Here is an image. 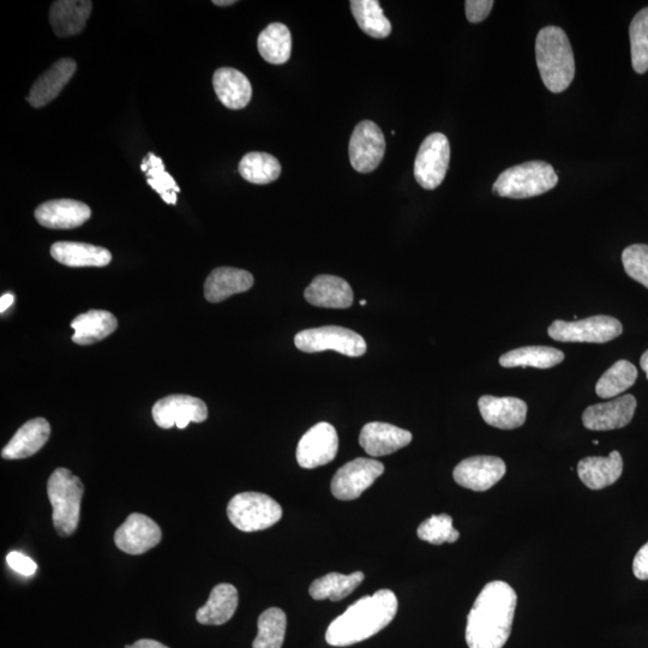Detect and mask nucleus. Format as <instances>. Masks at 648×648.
Wrapping results in <instances>:
<instances>
[{
    "label": "nucleus",
    "instance_id": "8",
    "mask_svg": "<svg viewBox=\"0 0 648 648\" xmlns=\"http://www.w3.org/2000/svg\"><path fill=\"white\" fill-rule=\"evenodd\" d=\"M548 333L551 339L561 342L604 344L620 336L623 327L615 317L598 315L574 322L555 321Z\"/></svg>",
    "mask_w": 648,
    "mask_h": 648
},
{
    "label": "nucleus",
    "instance_id": "4",
    "mask_svg": "<svg viewBox=\"0 0 648 648\" xmlns=\"http://www.w3.org/2000/svg\"><path fill=\"white\" fill-rule=\"evenodd\" d=\"M84 485L68 468L59 467L47 482V496L53 509L52 521L60 537H70L81 518Z\"/></svg>",
    "mask_w": 648,
    "mask_h": 648
},
{
    "label": "nucleus",
    "instance_id": "38",
    "mask_svg": "<svg viewBox=\"0 0 648 648\" xmlns=\"http://www.w3.org/2000/svg\"><path fill=\"white\" fill-rule=\"evenodd\" d=\"M630 51L635 72L642 75L648 71V8L635 15L629 27Z\"/></svg>",
    "mask_w": 648,
    "mask_h": 648
},
{
    "label": "nucleus",
    "instance_id": "45",
    "mask_svg": "<svg viewBox=\"0 0 648 648\" xmlns=\"http://www.w3.org/2000/svg\"><path fill=\"white\" fill-rule=\"evenodd\" d=\"M15 302V297L14 294L12 293H5L3 294L2 298H0V312H5L10 308L12 303Z\"/></svg>",
    "mask_w": 648,
    "mask_h": 648
},
{
    "label": "nucleus",
    "instance_id": "17",
    "mask_svg": "<svg viewBox=\"0 0 648 648\" xmlns=\"http://www.w3.org/2000/svg\"><path fill=\"white\" fill-rule=\"evenodd\" d=\"M92 216V209L86 203L69 200H53L40 204L35 218L41 226L52 230H71L80 227Z\"/></svg>",
    "mask_w": 648,
    "mask_h": 648
},
{
    "label": "nucleus",
    "instance_id": "25",
    "mask_svg": "<svg viewBox=\"0 0 648 648\" xmlns=\"http://www.w3.org/2000/svg\"><path fill=\"white\" fill-rule=\"evenodd\" d=\"M93 3L89 0H58L50 10V22L54 34L59 38L81 33L90 14Z\"/></svg>",
    "mask_w": 648,
    "mask_h": 648
},
{
    "label": "nucleus",
    "instance_id": "24",
    "mask_svg": "<svg viewBox=\"0 0 648 648\" xmlns=\"http://www.w3.org/2000/svg\"><path fill=\"white\" fill-rule=\"evenodd\" d=\"M622 472L623 460L617 450L611 452L606 458L590 456L582 459L578 464L579 478L591 490H602L615 484L622 476Z\"/></svg>",
    "mask_w": 648,
    "mask_h": 648
},
{
    "label": "nucleus",
    "instance_id": "43",
    "mask_svg": "<svg viewBox=\"0 0 648 648\" xmlns=\"http://www.w3.org/2000/svg\"><path fill=\"white\" fill-rule=\"evenodd\" d=\"M633 572L639 580H648V542L641 546L633 561Z\"/></svg>",
    "mask_w": 648,
    "mask_h": 648
},
{
    "label": "nucleus",
    "instance_id": "16",
    "mask_svg": "<svg viewBox=\"0 0 648 648\" xmlns=\"http://www.w3.org/2000/svg\"><path fill=\"white\" fill-rule=\"evenodd\" d=\"M636 399L627 394L615 400L587 407L582 414V423L592 431H609L622 429L634 417Z\"/></svg>",
    "mask_w": 648,
    "mask_h": 648
},
{
    "label": "nucleus",
    "instance_id": "40",
    "mask_svg": "<svg viewBox=\"0 0 648 648\" xmlns=\"http://www.w3.org/2000/svg\"><path fill=\"white\" fill-rule=\"evenodd\" d=\"M624 270L635 281L648 288V245L628 246L622 254Z\"/></svg>",
    "mask_w": 648,
    "mask_h": 648
},
{
    "label": "nucleus",
    "instance_id": "10",
    "mask_svg": "<svg viewBox=\"0 0 648 648\" xmlns=\"http://www.w3.org/2000/svg\"><path fill=\"white\" fill-rule=\"evenodd\" d=\"M384 472L382 462L374 459L358 458L342 466L332 479L330 489L335 498L341 501L356 500L369 489Z\"/></svg>",
    "mask_w": 648,
    "mask_h": 648
},
{
    "label": "nucleus",
    "instance_id": "31",
    "mask_svg": "<svg viewBox=\"0 0 648 648\" xmlns=\"http://www.w3.org/2000/svg\"><path fill=\"white\" fill-rule=\"evenodd\" d=\"M257 48L267 63L274 65L287 63L292 53L290 29L282 23L269 24L258 36Z\"/></svg>",
    "mask_w": 648,
    "mask_h": 648
},
{
    "label": "nucleus",
    "instance_id": "20",
    "mask_svg": "<svg viewBox=\"0 0 648 648\" xmlns=\"http://www.w3.org/2000/svg\"><path fill=\"white\" fill-rule=\"evenodd\" d=\"M77 65L71 58L59 59L50 69L44 72L30 89L27 101L34 108L44 107L57 98L72 76Z\"/></svg>",
    "mask_w": 648,
    "mask_h": 648
},
{
    "label": "nucleus",
    "instance_id": "14",
    "mask_svg": "<svg viewBox=\"0 0 648 648\" xmlns=\"http://www.w3.org/2000/svg\"><path fill=\"white\" fill-rule=\"evenodd\" d=\"M162 532L149 516L132 513L114 533L117 548L129 555H142L161 542Z\"/></svg>",
    "mask_w": 648,
    "mask_h": 648
},
{
    "label": "nucleus",
    "instance_id": "41",
    "mask_svg": "<svg viewBox=\"0 0 648 648\" xmlns=\"http://www.w3.org/2000/svg\"><path fill=\"white\" fill-rule=\"evenodd\" d=\"M494 4L492 0H467L465 3L467 20L471 23L483 22L489 16Z\"/></svg>",
    "mask_w": 648,
    "mask_h": 648
},
{
    "label": "nucleus",
    "instance_id": "46",
    "mask_svg": "<svg viewBox=\"0 0 648 648\" xmlns=\"http://www.w3.org/2000/svg\"><path fill=\"white\" fill-rule=\"evenodd\" d=\"M640 365L642 370L645 371L648 380V350L644 354H642V357L640 359Z\"/></svg>",
    "mask_w": 648,
    "mask_h": 648
},
{
    "label": "nucleus",
    "instance_id": "34",
    "mask_svg": "<svg viewBox=\"0 0 648 648\" xmlns=\"http://www.w3.org/2000/svg\"><path fill=\"white\" fill-rule=\"evenodd\" d=\"M238 171L246 182L266 185L280 177L281 165L275 156L268 153L252 152L239 162Z\"/></svg>",
    "mask_w": 648,
    "mask_h": 648
},
{
    "label": "nucleus",
    "instance_id": "26",
    "mask_svg": "<svg viewBox=\"0 0 648 648\" xmlns=\"http://www.w3.org/2000/svg\"><path fill=\"white\" fill-rule=\"evenodd\" d=\"M213 86L221 104L230 110H242L252 96L251 83L243 72L221 68L214 72Z\"/></svg>",
    "mask_w": 648,
    "mask_h": 648
},
{
    "label": "nucleus",
    "instance_id": "33",
    "mask_svg": "<svg viewBox=\"0 0 648 648\" xmlns=\"http://www.w3.org/2000/svg\"><path fill=\"white\" fill-rule=\"evenodd\" d=\"M354 20L366 35L384 39L392 33V23L383 14L377 0H352L350 3Z\"/></svg>",
    "mask_w": 648,
    "mask_h": 648
},
{
    "label": "nucleus",
    "instance_id": "7",
    "mask_svg": "<svg viewBox=\"0 0 648 648\" xmlns=\"http://www.w3.org/2000/svg\"><path fill=\"white\" fill-rule=\"evenodd\" d=\"M294 344L305 353L332 350L348 357H360L366 352V342L362 335L338 326L302 330L294 338Z\"/></svg>",
    "mask_w": 648,
    "mask_h": 648
},
{
    "label": "nucleus",
    "instance_id": "23",
    "mask_svg": "<svg viewBox=\"0 0 648 648\" xmlns=\"http://www.w3.org/2000/svg\"><path fill=\"white\" fill-rule=\"evenodd\" d=\"M254 285V276L246 270L220 267L209 274L204 282V297L210 303H220L233 294L249 291Z\"/></svg>",
    "mask_w": 648,
    "mask_h": 648
},
{
    "label": "nucleus",
    "instance_id": "12",
    "mask_svg": "<svg viewBox=\"0 0 648 648\" xmlns=\"http://www.w3.org/2000/svg\"><path fill=\"white\" fill-rule=\"evenodd\" d=\"M153 419L162 429H185L190 423H203L208 418L207 405L195 396L174 394L160 399L153 407Z\"/></svg>",
    "mask_w": 648,
    "mask_h": 648
},
{
    "label": "nucleus",
    "instance_id": "22",
    "mask_svg": "<svg viewBox=\"0 0 648 648\" xmlns=\"http://www.w3.org/2000/svg\"><path fill=\"white\" fill-rule=\"evenodd\" d=\"M51 435V425L44 418L30 419L21 426L2 450L5 460L29 458L45 446Z\"/></svg>",
    "mask_w": 648,
    "mask_h": 648
},
{
    "label": "nucleus",
    "instance_id": "32",
    "mask_svg": "<svg viewBox=\"0 0 648 648\" xmlns=\"http://www.w3.org/2000/svg\"><path fill=\"white\" fill-rule=\"evenodd\" d=\"M363 580L364 574L362 572L350 575L329 573L312 582L309 590L310 596L315 600L329 599L332 602H340V600L350 596L362 584Z\"/></svg>",
    "mask_w": 648,
    "mask_h": 648
},
{
    "label": "nucleus",
    "instance_id": "2",
    "mask_svg": "<svg viewBox=\"0 0 648 648\" xmlns=\"http://www.w3.org/2000/svg\"><path fill=\"white\" fill-rule=\"evenodd\" d=\"M398 612V598L389 590L377 591L352 604L330 623L326 640L330 646L346 647L380 633Z\"/></svg>",
    "mask_w": 648,
    "mask_h": 648
},
{
    "label": "nucleus",
    "instance_id": "5",
    "mask_svg": "<svg viewBox=\"0 0 648 648\" xmlns=\"http://www.w3.org/2000/svg\"><path fill=\"white\" fill-rule=\"evenodd\" d=\"M558 177L548 162L528 161L503 171L496 179L492 191L494 194L524 200L545 194L555 188Z\"/></svg>",
    "mask_w": 648,
    "mask_h": 648
},
{
    "label": "nucleus",
    "instance_id": "49",
    "mask_svg": "<svg viewBox=\"0 0 648 648\" xmlns=\"http://www.w3.org/2000/svg\"><path fill=\"white\" fill-rule=\"evenodd\" d=\"M125 648H132V645H126Z\"/></svg>",
    "mask_w": 648,
    "mask_h": 648
},
{
    "label": "nucleus",
    "instance_id": "42",
    "mask_svg": "<svg viewBox=\"0 0 648 648\" xmlns=\"http://www.w3.org/2000/svg\"><path fill=\"white\" fill-rule=\"evenodd\" d=\"M6 562H8L9 567L12 570H15L16 573L24 576H32L35 574L36 569H38V566H36V563L32 558L23 555L18 551L10 552V554L6 556Z\"/></svg>",
    "mask_w": 648,
    "mask_h": 648
},
{
    "label": "nucleus",
    "instance_id": "35",
    "mask_svg": "<svg viewBox=\"0 0 648 648\" xmlns=\"http://www.w3.org/2000/svg\"><path fill=\"white\" fill-rule=\"evenodd\" d=\"M258 633L252 648H281L284 644L287 617L279 608H270L258 618Z\"/></svg>",
    "mask_w": 648,
    "mask_h": 648
},
{
    "label": "nucleus",
    "instance_id": "15",
    "mask_svg": "<svg viewBox=\"0 0 648 648\" xmlns=\"http://www.w3.org/2000/svg\"><path fill=\"white\" fill-rule=\"evenodd\" d=\"M504 461L496 456H472L455 467L453 477L462 488L486 491L496 485L506 474Z\"/></svg>",
    "mask_w": 648,
    "mask_h": 648
},
{
    "label": "nucleus",
    "instance_id": "3",
    "mask_svg": "<svg viewBox=\"0 0 648 648\" xmlns=\"http://www.w3.org/2000/svg\"><path fill=\"white\" fill-rule=\"evenodd\" d=\"M536 59L540 77L551 93H562L575 76V59L566 32L560 27H545L537 35Z\"/></svg>",
    "mask_w": 648,
    "mask_h": 648
},
{
    "label": "nucleus",
    "instance_id": "44",
    "mask_svg": "<svg viewBox=\"0 0 648 648\" xmlns=\"http://www.w3.org/2000/svg\"><path fill=\"white\" fill-rule=\"evenodd\" d=\"M132 648H168V647L165 646L164 644H161V642L159 641L142 639L136 641L135 644L132 645Z\"/></svg>",
    "mask_w": 648,
    "mask_h": 648
},
{
    "label": "nucleus",
    "instance_id": "28",
    "mask_svg": "<svg viewBox=\"0 0 648 648\" xmlns=\"http://www.w3.org/2000/svg\"><path fill=\"white\" fill-rule=\"evenodd\" d=\"M237 608V588L231 584L216 585L208 602L197 610L196 620L204 626H221L231 620Z\"/></svg>",
    "mask_w": 648,
    "mask_h": 648
},
{
    "label": "nucleus",
    "instance_id": "48",
    "mask_svg": "<svg viewBox=\"0 0 648 648\" xmlns=\"http://www.w3.org/2000/svg\"><path fill=\"white\" fill-rule=\"evenodd\" d=\"M360 305L365 306L366 305V300H362V302H360Z\"/></svg>",
    "mask_w": 648,
    "mask_h": 648
},
{
    "label": "nucleus",
    "instance_id": "11",
    "mask_svg": "<svg viewBox=\"0 0 648 648\" xmlns=\"http://www.w3.org/2000/svg\"><path fill=\"white\" fill-rule=\"evenodd\" d=\"M386 152V138L376 123L363 120L351 136L350 153L351 165L359 173H370L381 165Z\"/></svg>",
    "mask_w": 648,
    "mask_h": 648
},
{
    "label": "nucleus",
    "instance_id": "36",
    "mask_svg": "<svg viewBox=\"0 0 648 648\" xmlns=\"http://www.w3.org/2000/svg\"><path fill=\"white\" fill-rule=\"evenodd\" d=\"M638 378V370L628 360H618L599 378L596 393L600 398L611 399L629 389Z\"/></svg>",
    "mask_w": 648,
    "mask_h": 648
},
{
    "label": "nucleus",
    "instance_id": "9",
    "mask_svg": "<svg viewBox=\"0 0 648 648\" xmlns=\"http://www.w3.org/2000/svg\"><path fill=\"white\" fill-rule=\"evenodd\" d=\"M450 144L446 135L435 132L425 138L414 161V178L425 190L443 183L449 167Z\"/></svg>",
    "mask_w": 648,
    "mask_h": 648
},
{
    "label": "nucleus",
    "instance_id": "39",
    "mask_svg": "<svg viewBox=\"0 0 648 648\" xmlns=\"http://www.w3.org/2000/svg\"><path fill=\"white\" fill-rule=\"evenodd\" d=\"M417 534L419 539L432 545L453 544L460 538L459 531L453 527L452 516L448 514L432 515L420 524Z\"/></svg>",
    "mask_w": 648,
    "mask_h": 648
},
{
    "label": "nucleus",
    "instance_id": "13",
    "mask_svg": "<svg viewBox=\"0 0 648 648\" xmlns=\"http://www.w3.org/2000/svg\"><path fill=\"white\" fill-rule=\"evenodd\" d=\"M339 449V437L332 424L322 422L300 438L297 447V461L300 467L311 468L329 464Z\"/></svg>",
    "mask_w": 648,
    "mask_h": 648
},
{
    "label": "nucleus",
    "instance_id": "18",
    "mask_svg": "<svg viewBox=\"0 0 648 648\" xmlns=\"http://www.w3.org/2000/svg\"><path fill=\"white\" fill-rule=\"evenodd\" d=\"M411 441L410 431L381 422L366 424L359 436L360 446L374 458L398 452L399 449L408 446Z\"/></svg>",
    "mask_w": 648,
    "mask_h": 648
},
{
    "label": "nucleus",
    "instance_id": "1",
    "mask_svg": "<svg viewBox=\"0 0 648 648\" xmlns=\"http://www.w3.org/2000/svg\"><path fill=\"white\" fill-rule=\"evenodd\" d=\"M516 604L518 596L506 582L485 585L467 617L468 647L502 648L512 632Z\"/></svg>",
    "mask_w": 648,
    "mask_h": 648
},
{
    "label": "nucleus",
    "instance_id": "6",
    "mask_svg": "<svg viewBox=\"0 0 648 648\" xmlns=\"http://www.w3.org/2000/svg\"><path fill=\"white\" fill-rule=\"evenodd\" d=\"M228 519L243 532L267 530L279 522L282 508L274 498L260 492H243L232 498L227 507Z\"/></svg>",
    "mask_w": 648,
    "mask_h": 648
},
{
    "label": "nucleus",
    "instance_id": "30",
    "mask_svg": "<svg viewBox=\"0 0 648 648\" xmlns=\"http://www.w3.org/2000/svg\"><path fill=\"white\" fill-rule=\"evenodd\" d=\"M564 354L554 347L548 346H527L509 351L500 358L503 368H518V366H530V368L550 369L561 364Z\"/></svg>",
    "mask_w": 648,
    "mask_h": 648
},
{
    "label": "nucleus",
    "instance_id": "29",
    "mask_svg": "<svg viewBox=\"0 0 648 648\" xmlns=\"http://www.w3.org/2000/svg\"><path fill=\"white\" fill-rule=\"evenodd\" d=\"M117 327V318L111 312L90 310L86 314L78 315L71 322V328L75 330L72 341L82 346L93 345L106 339Z\"/></svg>",
    "mask_w": 648,
    "mask_h": 648
},
{
    "label": "nucleus",
    "instance_id": "47",
    "mask_svg": "<svg viewBox=\"0 0 648 648\" xmlns=\"http://www.w3.org/2000/svg\"><path fill=\"white\" fill-rule=\"evenodd\" d=\"M236 0H214L213 4L218 6H230L236 4Z\"/></svg>",
    "mask_w": 648,
    "mask_h": 648
},
{
    "label": "nucleus",
    "instance_id": "21",
    "mask_svg": "<svg viewBox=\"0 0 648 648\" xmlns=\"http://www.w3.org/2000/svg\"><path fill=\"white\" fill-rule=\"evenodd\" d=\"M308 303L320 308L347 309L353 304V291L345 279L334 275H318L306 288Z\"/></svg>",
    "mask_w": 648,
    "mask_h": 648
},
{
    "label": "nucleus",
    "instance_id": "19",
    "mask_svg": "<svg viewBox=\"0 0 648 648\" xmlns=\"http://www.w3.org/2000/svg\"><path fill=\"white\" fill-rule=\"evenodd\" d=\"M478 407L485 423L497 429H518L526 422L527 405L518 398L484 395L478 400Z\"/></svg>",
    "mask_w": 648,
    "mask_h": 648
},
{
    "label": "nucleus",
    "instance_id": "37",
    "mask_svg": "<svg viewBox=\"0 0 648 648\" xmlns=\"http://www.w3.org/2000/svg\"><path fill=\"white\" fill-rule=\"evenodd\" d=\"M141 170L147 174V182L168 204H176L179 186L170 173L165 170L164 162L153 153L143 160Z\"/></svg>",
    "mask_w": 648,
    "mask_h": 648
},
{
    "label": "nucleus",
    "instance_id": "27",
    "mask_svg": "<svg viewBox=\"0 0 648 648\" xmlns=\"http://www.w3.org/2000/svg\"><path fill=\"white\" fill-rule=\"evenodd\" d=\"M51 255L66 267H106L112 254L101 246L77 242H58L51 246Z\"/></svg>",
    "mask_w": 648,
    "mask_h": 648
}]
</instances>
